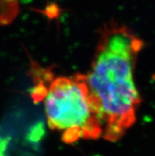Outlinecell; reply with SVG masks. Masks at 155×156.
<instances>
[{"instance_id": "6da1fadb", "label": "cell", "mask_w": 155, "mask_h": 156, "mask_svg": "<svg viewBox=\"0 0 155 156\" xmlns=\"http://www.w3.org/2000/svg\"><path fill=\"white\" fill-rule=\"evenodd\" d=\"M143 42L131 30L115 22L104 24L86 81L99 109L108 141L120 140L135 124L141 98L135 68Z\"/></svg>"}, {"instance_id": "7a4b0ae2", "label": "cell", "mask_w": 155, "mask_h": 156, "mask_svg": "<svg viewBox=\"0 0 155 156\" xmlns=\"http://www.w3.org/2000/svg\"><path fill=\"white\" fill-rule=\"evenodd\" d=\"M33 75V99L43 101L48 127L61 133L63 142L102 136V118L85 74L52 78L50 71L40 68Z\"/></svg>"}, {"instance_id": "3957f363", "label": "cell", "mask_w": 155, "mask_h": 156, "mask_svg": "<svg viewBox=\"0 0 155 156\" xmlns=\"http://www.w3.org/2000/svg\"><path fill=\"white\" fill-rule=\"evenodd\" d=\"M18 12V0H0V26L10 24Z\"/></svg>"}, {"instance_id": "277c9868", "label": "cell", "mask_w": 155, "mask_h": 156, "mask_svg": "<svg viewBox=\"0 0 155 156\" xmlns=\"http://www.w3.org/2000/svg\"><path fill=\"white\" fill-rule=\"evenodd\" d=\"M6 146H7V142H6V140L0 138V156H3L4 152L6 151Z\"/></svg>"}]
</instances>
